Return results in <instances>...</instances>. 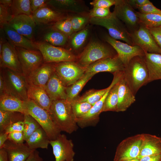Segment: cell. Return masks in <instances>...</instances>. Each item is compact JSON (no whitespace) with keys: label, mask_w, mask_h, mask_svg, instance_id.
Listing matches in <instances>:
<instances>
[{"label":"cell","mask_w":161,"mask_h":161,"mask_svg":"<svg viewBox=\"0 0 161 161\" xmlns=\"http://www.w3.org/2000/svg\"><path fill=\"white\" fill-rule=\"evenodd\" d=\"M49 112L53 122L61 131L71 134L78 128L70 103L65 100L52 101Z\"/></svg>","instance_id":"1"},{"label":"cell","mask_w":161,"mask_h":161,"mask_svg":"<svg viewBox=\"0 0 161 161\" xmlns=\"http://www.w3.org/2000/svg\"><path fill=\"white\" fill-rule=\"evenodd\" d=\"M145 57H133L123 71L124 79L135 96L140 88L148 83L149 72Z\"/></svg>","instance_id":"2"},{"label":"cell","mask_w":161,"mask_h":161,"mask_svg":"<svg viewBox=\"0 0 161 161\" xmlns=\"http://www.w3.org/2000/svg\"><path fill=\"white\" fill-rule=\"evenodd\" d=\"M0 73L4 80L5 94L15 96L24 101L29 100L27 79L23 74L3 67H0Z\"/></svg>","instance_id":"3"},{"label":"cell","mask_w":161,"mask_h":161,"mask_svg":"<svg viewBox=\"0 0 161 161\" xmlns=\"http://www.w3.org/2000/svg\"><path fill=\"white\" fill-rule=\"evenodd\" d=\"M114 51L102 42L92 41L88 44L77 57L76 63L86 68L98 60L117 56V54Z\"/></svg>","instance_id":"4"},{"label":"cell","mask_w":161,"mask_h":161,"mask_svg":"<svg viewBox=\"0 0 161 161\" xmlns=\"http://www.w3.org/2000/svg\"><path fill=\"white\" fill-rule=\"evenodd\" d=\"M27 114L32 116L46 132L50 140H55L61 131L52 120L48 111L41 108L32 101H25Z\"/></svg>","instance_id":"5"},{"label":"cell","mask_w":161,"mask_h":161,"mask_svg":"<svg viewBox=\"0 0 161 161\" xmlns=\"http://www.w3.org/2000/svg\"><path fill=\"white\" fill-rule=\"evenodd\" d=\"M89 22L93 24L106 28L108 31L109 35L112 38L122 41L130 45H134L130 33L126 27L113 12L112 15L107 18H90Z\"/></svg>","instance_id":"6"},{"label":"cell","mask_w":161,"mask_h":161,"mask_svg":"<svg viewBox=\"0 0 161 161\" xmlns=\"http://www.w3.org/2000/svg\"><path fill=\"white\" fill-rule=\"evenodd\" d=\"M34 42L43 55L44 63H57L77 60V57L62 47L54 46L45 42Z\"/></svg>","instance_id":"7"},{"label":"cell","mask_w":161,"mask_h":161,"mask_svg":"<svg viewBox=\"0 0 161 161\" xmlns=\"http://www.w3.org/2000/svg\"><path fill=\"white\" fill-rule=\"evenodd\" d=\"M143 139V133L127 137L117 147L114 161L137 158L140 154Z\"/></svg>","instance_id":"8"},{"label":"cell","mask_w":161,"mask_h":161,"mask_svg":"<svg viewBox=\"0 0 161 161\" xmlns=\"http://www.w3.org/2000/svg\"><path fill=\"white\" fill-rule=\"evenodd\" d=\"M115 16L124 23L130 33L137 30L141 22L136 11L127 0H116L112 12Z\"/></svg>","instance_id":"9"},{"label":"cell","mask_w":161,"mask_h":161,"mask_svg":"<svg viewBox=\"0 0 161 161\" xmlns=\"http://www.w3.org/2000/svg\"><path fill=\"white\" fill-rule=\"evenodd\" d=\"M69 38L54 28L52 24L36 26L34 42H45L54 46L62 47L66 45Z\"/></svg>","instance_id":"10"},{"label":"cell","mask_w":161,"mask_h":161,"mask_svg":"<svg viewBox=\"0 0 161 161\" xmlns=\"http://www.w3.org/2000/svg\"><path fill=\"white\" fill-rule=\"evenodd\" d=\"M54 64L55 72L67 87L74 83L85 72V68L75 61H65Z\"/></svg>","instance_id":"11"},{"label":"cell","mask_w":161,"mask_h":161,"mask_svg":"<svg viewBox=\"0 0 161 161\" xmlns=\"http://www.w3.org/2000/svg\"><path fill=\"white\" fill-rule=\"evenodd\" d=\"M23 74L26 78L44 63L43 55L39 50L15 47Z\"/></svg>","instance_id":"12"},{"label":"cell","mask_w":161,"mask_h":161,"mask_svg":"<svg viewBox=\"0 0 161 161\" xmlns=\"http://www.w3.org/2000/svg\"><path fill=\"white\" fill-rule=\"evenodd\" d=\"M104 39L116 51L125 67L133 57L137 56H145V52L138 46L130 45L115 39L108 35H105Z\"/></svg>","instance_id":"13"},{"label":"cell","mask_w":161,"mask_h":161,"mask_svg":"<svg viewBox=\"0 0 161 161\" xmlns=\"http://www.w3.org/2000/svg\"><path fill=\"white\" fill-rule=\"evenodd\" d=\"M130 34L134 45L140 47L145 52L161 55V48L144 25L141 23L137 30Z\"/></svg>","instance_id":"14"},{"label":"cell","mask_w":161,"mask_h":161,"mask_svg":"<svg viewBox=\"0 0 161 161\" xmlns=\"http://www.w3.org/2000/svg\"><path fill=\"white\" fill-rule=\"evenodd\" d=\"M55 161H74V145L64 134H60L55 140H50Z\"/></svg>","instance_id":"15"},{"label":"cell","mask_w":161,"mask_h":161,"mask_svg":"<svg viewBox=\"0 0 161 161\" xmlns=\"http://www.w3.org/2000/svg\"><path fill=\"white\" fill-rule=\"evenodd\" d=\"M8 24L18 33L34 42L36 24L31 16L21 14L15 16Z\"/></svg>","instance_id":"16"},{"label":"cell","mask_w":161,"mask_h":161,"mask_svg":"<svg viewBox=\"0 0 161 161\" xmlns=\"http://www.w3.org/2000/svg\"><path fill=\"white\" fill-rule=\"evenodd\" d=\"M85 68L86 73L96 74L100 72H108L114 74L118 72L123 71L125 66L117 55L98 60Z\"/></svg>","instance_id":"17"},{"label":"cell","mask_w":161,"mask_h":161,"mask_svg":"<svg viewBox=\"0 0 161 161\" xmlns=\"http://www.w3.org/2000/svg\"><path fill=\"white\" fill-rule=\"evenodd\" d=\"M32 16L36 25L53 24L66 18V13L62 12L46 5L32 13Z\"/></svg>","instance_id":"18"},{"label":"cell","mask_w":161,"mask_h":161,"mask_svg":"<svg viewBox=\"0 0 161 161\" xmlns=\"http://www.w3.org/2000/svg\"><path fill=\"white\" fill-rule=\"evenodd\" d=\"M0 67L23 74L15 47L7 41L3 44L0 53Z\"/></svg>","instance_id":"19"},{"label":"cell","mask_w":161,"mask_h":161,"mask_svg":"<svg viewBox=\"0 0 161 161\" xmlns=\"http://www.w3.org/2000/svg\"><path fill=\"white\" fill-rule=\"evenodd\" d=\"M55 71L54 63H44L27 77V81L35 85L45 87Z\"/></svg>","instance_id":"20"},{"label":"cell","mask_w":161,"mask_h":161,"mask_svg":"<svg viewBox=\"0 0 161 161\" xmlns=\"http://www.w3.org/2000/svg\"><path fill=\"white\" fill-rule=\"evenodd\" d=\"M1 148L7 152L9 161H25L34 150L30 148L26 143L18 144L8 139Z\"/></svg>","instance_id":"21"},{"label":"cell","mask_w":161,"mask_h":161,"mask_svg":"<svg viewBox=\"0 0 161 161\" xmlns=\"http://www.w3.org/2000/svg\"><path fill=\"white\" fill-rule=\"evenodd\" d=\"M67 88L55 71L44 88L50 98L53 101L60 100H66Z\"/></svg>","instance_id":"22"},{"label":"cell","mask_w":161,"mask_h":161,"mask_svg":"<svg viewBox=\"0 0 161 161\" xmlns=\"http://www.w3.org/2000/svg\"><path fill=\"white\" fill-rule=\"evenodd\" d=\"M47 5L59 11L83 14L86 12L87 8L82 1L76 0H48Z\"/></svg>","instance_id":"23"},{"label":"cell","mask_w":161,"mask_h":161,"mask_svg":"<svg viewBox=\"0 0 161 161\" xmlns=\"http://www.w3.org/2000/svg\"><path fill=\"white\" fill-rule=\"evenodd\" d=\"M27 94L29 99L41 108L49 111L52 101L44 88L35 85L27 81Z\"/></svg>","instance_id":"24"},{"label":"cell","mask_w":161,"mask_h":161,"mask_svg":"<svg viewBox=\"0 0 161 161\" xmlns=\"http://www.w3.org/2000/svg\"><path fill=\"white\" fill-rule=\"evenodd\" d=\"M109 92L108 90L102 98L93 106L89 111L83 117L76 119L78 126L83 128L95 126L99 120V116L102 112V109L105 98Z\"/></svg>","instance_id":"25"},{"label":"cell","mask_w":161,"mask_h":161,"mask_svg":"<svg viewBox=\"0 0 161 161\" xmlns=\"http://www.w3.org/2000/svg\"><path fill=\"white\" fill-rule=\"evenodd\" d=\"M1 29L4 32L8 42L14 47L38 50L34 42L18 33L8 24L4 25Z\"/></svg>","instance_id":"26"},{"label":"cell","mask_w":161,"mask_h":161,"mask_svg":"<svg viewBox=\"0 0 161 161\" xmlns=\"http://www.w3.org/2000/svg\"><path fill=\"white\" fill-rule=\"evenodd\" d=\"M161 154V138L156 135L143 133L139 159L146 156Z\"/></svg>","instance_id":"27"},{"label":"cell","mask_w":161,"mask_h":161,"mask_svg":"<svg viewBox=\"0 0 161 161\" xmlns=\"http://www.w3.org/2000/svg\"><path fill=\"white\" fill-rule=\"evenodd\" d=\"M118 103L116 112H124L136 100L133 94L125 81L123 76L118 83Z\"/></svg>","instance_id":"28"},{"label":"cell","mask_w":161,"mask_h":161,"mask_svg":"<svg viewBox=\"0 0 161 161\" xmlns=\"http://www.w3.org/2000/svg\"><path fill=\"white\" fill-rule=\"evenodd\" d=\"M0 110L27 114L25 101L7 94L0 96Z\"/></svg>","instance_id":"29"},{"label":"cell","mask_w":161,"mask_h":161,"mask_svg":"<svg viewBox=\"0 0 161 161\" xmlns=\"http://www.w3.org/2000/svg\"><path fill=\"white\" fill-rule=\"evenodd\" d=\"M145 58L149 72L148 83L161 79V55L145 52Z\"/></svg>","instance_id":"30"},{"label":"cell","mask_w":161,"mask_h":161,"mask_svg":"<svg viewBox=\"0 0 161 161\" xmlns=\"http://www.w3.org/2000/svg\"><path fill=\"white\" fill-rule=\"evenodd\" d=\"M50 140L46 132L41 127L29 137L26 144L32 150L38 148L47 149L50 144Z\"/></svg>","instance_id":"31"},{"label":"cell","mask_w":161,"mask_h":161,"mask_svg":"<svg viewBox=\"0 0 161 161\" xmlns=\"http://www.w3.org/2000/svg\"><path fill=\"white\" fill-rule=\"evenodd\" d=\"M95 74L85 72L84 75L74 83L67 87L66 100L70 102L77 98L83 87Z\"/></svg>","instance_id":"32"},{"label":"cell","mask_w":161,"mask_h":161,"mask_svg":"<svg viewBox=\"0 0 161 161\" xmlns=\"http://www.w3.org/2000/svg\"><path fill=\"white\" fill-rule=\"evenodd\" d=\"M24 114L20 112L0 110V132L13 123L23 121Z\"/></svg>","instance_id":"33"},{"label":"cell","mask_w":161,"mask_h":161,"mask_svg":"<svg viewBox=\"0 0 161 161\" xmlns=\"http://www.w3.org/2000/svg\"><path fill=\"white\" fill-rule=\"evenodd\" d=\"M119 82L109 90L103 103L102 112L107 111L116 112L118 103V91Z\"/></svg>","instance_id":"34"},{"label":"cell","mask_w":161,"mask_h":161,"mask_svg":"<svg viewBox=\"0 0 161 161\" xmlns=\"http://www.w3.org/2000/svg\"><path fill=\"white\" fill-rule=\"evenodd\" d=\"M10 10L13 17L21 14L32 16V14L30 0H13Z\"/></svg>","instance_id":"35"},{"label":"cell","mask_w":161,"mask_h":161,"mask_svg":"<svg viewBox=\"0 0 161 161\" xmlns=\"http://www.w3.org/2000/svg\"><path fill=\"white\" fill-rule=\"evenodd\" d=\"M141 23L147 28L161 26V14L143 13L136 11Z\"/></svg>","instance_id":"36"},{"label":"cell","mask_w":161,"mask_h":161,"mask_svg":"<svg viewBox=\"0 0 161 161\" xmlns=\"http://www.w3.org/2000/svg\"><path fill=\"white\" fill-rule=\"evenodd\" d=\"M89 30L87 27L77 32H74L70 37V44L74 49L80 48L85 43L88 37Z\"/></svg>","instance_id":"37"},{"label":"cell","mask_w":161,"mask_h":161,"mask_svg":"<svg viewBox=\"0 0 161 161\" xmlns=\"http://www.w3.org/2000/svg\"><path fill=\"white\" fill-rule=\"evenodd\" d=\"M23 121L24 129L23 132L24 140L26 141L29 137L41 126L35 119L28 114H24Z\"/></svg>","instance_id":"38"},{"label":"cell","mask_w":161,"mask_h":161,"mask_svg":"<svg viewBox=\"0 0 161 161\" xmlns=\"http://www.w3.org/2000/svg\"><path fill=\"white\" fill-rule=\"evenodd\" d=\"M73 113L76 119L86 115L89 111L92 106L88 103L74 100L70 102Z\"/></svg>","instance_id":"39"},{"label":"cell","mask_w":161,"mask_h":161,"mask_svg":"<svg viewBox=\"0 0 161 161\" xmlns=\"http://www.w3.org/2000/svg\"><path fill=\"white\" fill-rule=\"evenodd\" d=\"M52 26L69 37L74 33L73 31L70 16L60 20L52 24Z\"/></svg>","instance_id":"40"},{"label":"cell","mask_w":161,"mask_h":161,"mask_svg":"<svg viewBox=\"0 0 161 161\" xmlns=\"http://www.w3.org/2000/svg\"><path fill=\"white\" fill-rule=\"evenodd\" d=\"M72 28L74 33L79 31L85 27L89 22L90 17L87 15H78L70 17Z\"/></svg>","instance_id":"41"},{"label":"cell","mask_w":161,"mask_h":161,"mask_svg":"<svg viewBox=\"0 0 161 161\" xmlns=\"http://www.w3.org/2000/svg\"><path fill=\"white\" fill-rule=\"evenodd\" d=\"M112 14L110 8L93 7L89 13L90 18H106L110 17Z\"/></svg>","instance_id":"42"},{"label":"cell","mask_w":161,"mask_h":161,"mask_svg":"<svg viewBox=\"0 0 161 161\" xmlns=\"http://www.w3.org/2000/svg\"><path fill=\"white\" fill-rule=\"evenodd\" d=\"M10 6L0 4V27L2 28L4 25L8 24V22L13 17L11 14Z\"/></svg>","instance_id":"43"},{"label":"cell","mask_w":161,"mask_h":161,"mask_svg":"<svg viewBox=\"0 0 161 161\" xmlns=\"http://www.w3.org/2000/svg\"><path fill=\"white\" fill-rule=\"evenodd\" d=\"M139 12L143 13L161 14V10L156 7L151 2L137 8Z\"/></svg>","instance_id":"44"},{"label":"cell","mask_w":161,"mask_h":161,"mask_svg":"<svg viewBox=\"0 0 161 161\" xmlns=\"http://www.w3.org/2000/svg\"><path fill=\"white\" fill-rule=\"evenodd\" d=\"M116 0H94L90 2V4L93 7L110 8L115 5Z\"/></svg>","instance_id":"45"},{"label":"cell","mask_w":161,"mask_h":161,"mask_svg":"<svg viewBox=\"0 0 161 161\" xmlns=\"http://www.w3.org/2000/svg\"><path fill=\"white\" fill-rule=\"evenodd\" d=\"M24 129V121L14 123L8 126L4 131L9 134L15 131L23 132Z\"/></svg>","instance_id":"46"},{"label":"cell","mask_w":161,"mask_h":161,"mask_svg":"<svg viewBox=\"0 0 161 161\" xmlns=\"http://www.w3.org/2000/svg\"><path fill=\"white\" fill-rule=\"evenodd\" d=\"M8 139L18 144L23 143L24 141L23 132L15 131L8 134Z\"/></svg>","instance_id":"47"},{"label":"cell","mask_w":161,"mask_h":161,"mask_svg":"<svg viewBox=\"0 0 161 161\" xmlns=\"http://www.w3.org/2000/svg\"><path fill=\"white\" fill-rule=\"evenodd\" d=\"M147 28L157 44L161 48V26Z\"/></svg>","instance_id":"48"},{"label":"cell","mask_w":161,"mask_h":161,"mask_svg":"<svg viewBox=\"0 0 161 161\" xmlns=\"http://www.w3.org/2000/svg\"><path fill=\"white\" fill-rule=\"evenodd\" d=\"M47 0H30L32 13L41 7L47 5Z\"/></svg>","instance_id":"49"},{"label":"cell","mask_w":161,"mask_h":161,"mask_svg":"<svg viewBox=\"0 0 161 161\" xmlns=\"http://www.w3.org/2000/svg\"><path fill=\"white\" fill-rule=\"evenodd\" d=\"M130 5L134 9L150 3L149 0H127Z\"/></svg>","instance_id":"50"},{"label":"cell","mask_w":161,"mask_h":161,"mask_svg":"<svg viewBox=\"0 0 161 161\" xmlns=\"http://www.w3.org/2000/svg\"><path fill=\"white\" fill-rule=\"evenodd\" d=\"M25 161H43L39 155V152L36 149L34 150Z\"/></svg>","instance_id":"51"},{"label":"cell","mask_w":161,"mask_h":161,"mask_svg":"<svg viewBox=\"0 0 161 161\" xmlns=\"http://www.w3.org/2000/svg\"><path fill=\"white\" fill-rule=\"evenodd\" d=\"M139 160L140 161H161V154L144 156Z\"/></svg>","instance_id":"52"},{"label":"cell","mask_w":161,"mask_h":161,"mask_svg":"<svg viewBox=\"0 0 161 161\" xmlns=\"http://www.w3.org/2000/svg\"><path fill=\"white\" fill-rule=\"evenodd\" d=\"M8 134L3 131L0 132V148L8 139Z\"/></svg>","instance_id":"53"},{"label":"cell","mask_w":161,"mask_h":161,"mask_svg":"<svg viewBox=\"0 0 161 161\" xmlns=\"http://www.w3.org/2000/svg\"><path fill=\"white\" fill-rule=\"evenodd\" d=\"M7 41L4 32L2 29H0V53L1 52L3 44Z\"/></svg>","instance_id":"54"},{"label":"cell","mask_w":161,"mask_h":161,"mask_svg":"<svg viewBox=\"0 0 161 161\" xmlns=\"http://www.w3.org/2000/svg\"><path fill=\"white\" fill-rule=\"evenodd\" d=\"M0 161H9L7 152L3 148H0Z\"/></svg>","instance_id":"55"},{"label":"cell","mask_w":161,"mask_h":161,"mask_svg":"<svg viewBox=\"0 0 161 161\" xmlns=\"http://www.w3.org/2000/svg\"><path fill=\"white\" fill-rule=\"evenodd\" d=\"M6 90L4 80L0 74V96L5 94Z\"/></svg>","instance_id":"56"},{"label":"cell","mask_w":161,"mask_h":161,"mask_svg":"<svg viewBox=\"0 0 161 161\" xmlns=\"http://www.w3.org/2000/svg\"><path fill=\"white\" fill-rule=\"evenodd\" d=\"M13 0H0V4L10 6L12 3Z\"/></svg>","instance_id":"57"},{"label":"cell","mask_w":161,"mask_h":161,"mask_svg":"<svg viewBox=\"0 0 161 161\" xmlns=\"http://www.w3.org/2000/svg\"><path fill=\"white\" fill-rule=\"evenodd\" d=\"M119 161H140V160L138 158H137L129 160H121Z\"/></svg>","instance_id":"58"}]
</instances>
